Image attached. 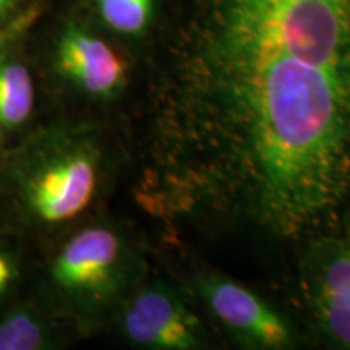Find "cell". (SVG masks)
Returning <instances> with one entry per match:
<instances>
[{"instance_id": "obj_14", "label": "cell", "mask_w": 350, "mask_h": 350, "mask_svg": "<svg viewBox=\"0 0 350 350\" xmlns=\"http://www.w3.org/2000/svg\"><path fill=\"white\" fill-rule=\"evenodd\" d=\"M3 131L0 130V159H2V150H3Z\"/></svg>"}, {"instance_id": "obj_11", "label": "cell", "mask_w": 350, "mask_h": 350, "mask_svg": "<svg viewBox=\"0 0 350 350\" xmlns=\"http://www.w3.org/2000/svg\"><path fill=\"white\" fill-rule=\"evenodd\" d=\"M20 278L18 262L12 253L0 245V297L5 295Z\"/></svg>"}, {"instance_id": "obj_10", "label": "cell", "mask_w": 350, "mask_h": 350, "mask_svg": "<svg viewBox=\"0 0 350 350\" xmlns=\"http://www.w3.org/2000/svg\"><path fill=\"white\" fill-rule=\"evenodd\" d=\"M96 7L109 28L135 36L142 34L150 25L152 0H96Z\"/></svg>"}, {"instance_id": "obj_8", "label": "cell", "mask_w": 350, "mask_h": 350, "mask_svg": "<svg viewBox=\"0 0 350 350\" xmlns=\"http://www.w3.org/2000/svg\"><path fill=\"white\" fill-rule=\"evenodd\" d=\"M36 106V88L31 72L23 62L0 54V130L3 133L20 129L31 119Z\"/></svg>"}, {"instance_id": "obj_4", "label": "cell", "mask_w": 350, "mask_h": 350, "mask_svg": "<svg viewBox=\"0 0 350 350\" xmlns=\"http://www.w3.org/2000/svg\"><path fill=\"white\" fill-rule=\"evenodd\" d=\"M126 342L154 350H195L208 342L206 329L177 292L161 282L129 294L120 306Z\"/></svg>"}, {"instance_id": "obj_7", "label": "cell", "mask_w": 350, "mask_h": 350, "mask_svg": "<svg viewBox=\"0 0 350 350\" xmlns=\"http://www.w3.org/2000/svg\"><path fill=\"white\" fill-rule=\"evenodd\" d=\"M55 65L65 80L93 98H112L125 83V64L109 44L78 25L60 34Z\"/></svg>"}, {"instance_id": "obj_9", "label": "cell", "mask_w": 350, "mask_h": 350, "mask_svg": "<svg viewBox=\"0 0 350 350\" xmlns=\"http://www.w3.org/2000/svg\"><path fill=\"white\" fill-rule=\"evenodd\" d=\"M59 331L36 308L18 305L0 317V350H47L59 347Z\"/></svg>"}, {"instance_id": "obj_13", "label": "cell", "mask_w": 350, "mask_h": 350, "mask_svg": "<svg viewBox=\"0 0 350 350\" xmlns=\"http://www.w3.org/2000/svg\"><path fill=\"white\" fill-rule=\"evenodd\" d=\"M26 0H0V21H3L8 15L18 8Z\"/></svg>"}, {"instance_id": "obj_12", "label": "cell", "mask_w": 350, "mask_h": 350, "mask_svg": "<svg viewBox=\"0 0 350 350\" xmlns=\"http://www.w3.org/2000/svg\"><path fill=\"white\" fill-rule=\"evenodd\" d=\"M26 20L28 18L13 20L12 23H8V25H0V54L8 51L10 44L15 41V38L18 36L21 31H23Z\"/></svg>"}, {"instance_id": "obj_1", "label": "cell", "mask_w": 350, "mask_h": 350, "mask_svg": "<svg viewBox=\"0 0 350 350\" xmlns=\"http://www.w3.org/2000/svg\"><path fill=\"white\" fill-rule=\"evenodd\" d=\"M7 172L13 203L26 221L44 229L68 226L98 198L103 142L90 130H47L13 156Z\"/></svg>"}, {"instance_id": "obj_6", "label": "cell", "mask_w": 350, "mask_h": 350, "mask_svg": "<svg viewBox=\"0 0 350 350\" xmlns=\"http://www.w3.org/2000/svg\"><path fill=\"white\" fill-rule=\"evenodd\" d=\"M196 291L213 317L242 344L271 350L294 344L287 319L242 284L206 273L196 279Z\"/></svg>"}, {"instance_id": "obj_2", "label": "cell", "mask_w": 350, "mask_h": 350, "mask_svg": "<svg viewBox=\"0 0 350 350\" xmlns=\"http://www.w3.org/2000/svg\"><path fill=\"white\" fill-rule=\"evenodd\" d=\"M209 36L287 47L350 68V0H219Z\"/></svg>"}, {"instance_id": "obj_5", "label": "cell", "mask_w": 350, "mask_h": 350, "mask_svg": "<svg viewBox=\"0 0 350 350\" xmlns=\"http://www.w3.org/2000/svg\"><path fill=\"white\" fill-rule=\"evenodd\" d=\"M305 294L323 334L350 349V232H327L310 243Z\"/></svg>"}, {"instance_id": "obj_3", "label": "cell", "mask_w": 350, "mask_h": 350, "mask_svg": "<svg viewBox=\"0 0 350 350\" xmlns=\"http://www.w3.org/2000/svg\"><path fill=\"white\" fill-rule=\"evenodd\" d=\"M133 274V253L122 232L93 224L64 242L52 256L46 279L65 312L90 321L122 305Z\"/></svg>"}]
</instances>
